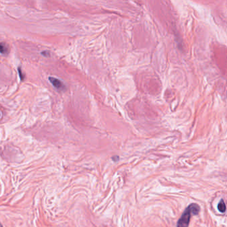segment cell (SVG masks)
<instances>
[{
  "label": "cell",
  "instance_id": "6da1fadb",
  "mask_svg": "<svg viewBox=\"0 0 227 227\" xmlns=\"http://www.w3.org/2000/svg\"><path fill=\"white\" fill-rule=\"evenodd\" d=\"M200 211V207L197 204L193 203L189 205L178 219L177 227H188L192 215H197Z\"/></svg>",
  "mask_w": 227,
  "mask_h": 227
},
{
  "label": "cell",
  "instance_id": "7a4b0ae2",
  "mask_svg": "<svg viewBox=\"0 0 227 227\" xmlns=\"http://www.w3.org/2000/svg\"><path fill=\"white\" fill-rule=\"evenodd\" d=\"M49 80L51 82L53 87H55L56 89L58 90H63L65 89V85L63 83V82L60 81L59 79H58L57 78H55V77H49Z\"/></svg>",
  "mask_w": 227,
  "mask_h": 227
},
{
  "label": "cell",
  "instance_id": "3957f363",
  "mask_svg": "<svg viewBox=\"0 0 227 227\" xmlns=\"http://www.w3.org/2000/svg\"><path fill=\"white\" fill-rule=\"evenodd\" d=\"M9 52V47L5 43H0V53L6 55Z\"/></svg>",
  "mask_w": 227,
  "mask_h": 227
},
{
  "label": "cell",
  "instance_id": "277c9868",
  "mask_svg": "<svg viewBox=\"0 0 227 227\" xmlns=\"http://www.w3.org/2000/svg\"><path fill=\"white\" fill-rule=\"evenodd\" d=\"M218 210H219L220 212H225L226 210V205L224 202L223 200L222 199L219 202V203L218 204Z\"/></svg>",
  "mask_w": 227,
  "mask_h": 227
},
{
  "label": "cell",
  "instance_id": "5b68a950",
  "mask_svg": "<svg viewBox=\"0 0 227 227\" xmlns=\"http://www.w3.org/2000/svg\"><path fill=\"white\" fill-rule=\"evenodd\" d=\"M0 227H3V226H2V225H1V223H0Z\"/></svg>",
  "mask_w": 227,
  "mask_h": 227
}]
</instances>
